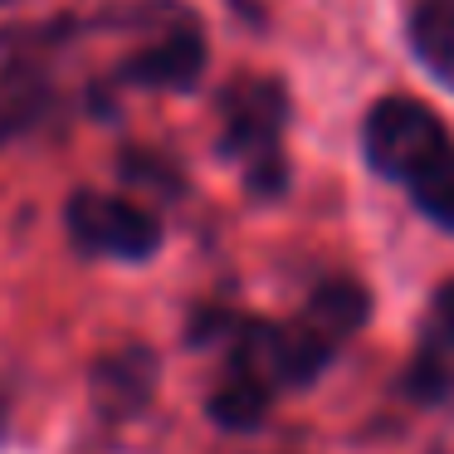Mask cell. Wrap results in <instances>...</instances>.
Instances as JSON below:
<instances>
[{"instance_id":"cell-1","label":"cell","mask_w":454,"mask_h":454,"mask_svg":"<svg viewBox=\"0 0 454 454\" xmlns=\"http://www.w3.org/2000/svg\"><path fill=\"white\" fill-rule=\"evenodd\" d=\"M372 313V288L352 274L323 278L294 317H254L225 308L196 313L191 342L220 347V372L206 391L210 425L230 434H254L284 395L313 391L333 372V362L356 342Z\"/></svg>"},{"instance_id":"cell-2","label":"cell","mask_w":454,"mask_h":454,"mask_svg":"<svg viewBox=\"0 0 454 454\" xmlns=\"http://www.w3.org/2000/svg\"><path fill=\"white\" fill-rule=\"evenodd\" d=\"M220 157L245 167V191L254 200H274L288 186L284 128H288V93L269 74H239L220 89Z\"/></svg>"},{"instance_id":"cell-3","label":"cell","mask_w":454,"mask_h":454,"mask_svg":"<svg viewBox=\"0 0 454 454\" xmlns=\"http://www.w3.org/2000/svg\"><path fill=\"white\" fill-rule=\"evenodd\" d=\"M356 142H362L366 167H372L381 181H395V186L405 191V181H411L415 171L430 167L454 137H450V122H444L425 98H411V93H381V98L362 113Z\"/></svg>"},{"instance_id":"cell-4","label":"cell","mask_w":454,"mask_h":454,"mask_svg":"<svg viewBox=\"0 0 454 454\" xmlns=\"http://www.w3.org/2000/svg\"><path fill=\"white\" fill-rule=\"evenodd\" d=\"M64 235L83 259H108V264H152L167 245V225L147 206L113 191L79 186L64 200Z\"/></svg>"},{"instance_id":"cell-5","label":"cell","mask_w":454,"mask_h":454,"mask_svg":"<svg viewBox=\"0 0 454 454\" xmlns=\"http://www.w3.org/2000/svg\"><path fill=\"white\" fill-rule=\"evenodd\" d=\"M401 395L420 411H454V278L425 298L415 342L405 352Z\"/></svg>"},{"instance_id":"cell-6","label":"cell","mask_w":454,"mask_h":454,"mask_svg":"<svg viewBox=\"0 0 454 454\" xmlns=\"http://www.w3.org/2000/svg\"><path fill=\"white\" fill-rule=\"evenodd\" d=\"M206 74V40L196 25L157 35L152 44H142L137 54H128L118 69V83L132 89H157V93H191Z\"/></svg>"},{"instance_id":"cell-7","label":"cell","mask_w":454,"mask_h":454,"mask_svg":"<svg viewBox=\"0 0 454 454\" xmlns=\"http://www.w3.org/2000/svg\"><path fill=\"white\" fill-rule=\"evenodd\" d=\"M405 40L420 69L454 93V0H411Z\"/></svg>"},{"instance_id":"cell-8","label":"cell","mask_w":454,"mask_h":454,"mask_svg":"<svg viewBox=\"0 0 454 454\" xmlns=\"http://www.w3.org/2000/svg\"><path fill=\"white\" fill-rule=\"evenodd\" d=\"M405 196H411V206L420 210L434 230L454 235V142L425 171H415V176L405 181Z\"/></svg>"},{"instance_id":"cell-9","label":"cell","mask_w":454,"mask_h":454,"mask_svg":"<svg viewBox=\"0 0 454 454\" xmlns=\"http://www.w3.org/2000/svg\"><path fill=\"white\" fill-rule=\"evenodd\" d=\"M44 108H50V89H44V79L11 64V69L0 74V147H5L15 132H25L30 122H40Z\"/></svg>"},{"instance_id":"cell-10","label":"cell","mask_w":454,"mask_h":454,"mask_svg":"<svg viewBox=\"0 0 454 454\" xmlns=\"http://www.w3.org/2000/svg\"><path fill=\"white\" fill-rule=\"evenodd\" d=\"M0 5H11V0H0Z\"/></svg>"}]
</instances>
